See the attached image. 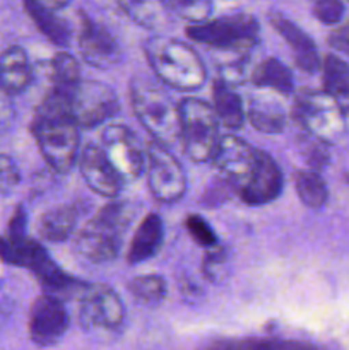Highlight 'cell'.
I'll use <instances>...</instances> for the list:
<instances>
[{
    "label": "cell",
    "mask_w": 349,
    "mask_h": 350,
    "mask_svg": "<svg viewBox=\"0 0 349 350\" xmlns=\"http://www.w3.org/2000/svg\"><path fill=\"white\" fill-rule=\"evenodd\" d=\"M262 338H212L198 350H262Z\"/></svg>",
    "instance_id": "obj_34"
},
{
    "label": "cell",
    "mask_w": 349,
    "mask_h": 350,
    "mask_svg": "<svg viewBox=\"0 0 349 350\" xmlns=\"http://www.w3.org/2000/svg\"><path fill=\"white\" fill-rule=\"evenodd\" d=\"M129 293L146 306H156L166 297V280L161 275L135 277L129 282Z\"/></svg>",
    "instance_id": "obj_29"
},
{
    "label": "cell",
    "mask_w": 349,
    "mask_h": 350,
    "mask_svg": "<svg viewBox=\"0 0 349 350\" xmlns=\"http://www.w3.org/2000/svg\"><path fill=\"white\" fill-rule=\"evenodd\" d=\"M31 130L48 166L68 173L79 156V126L70 115V98L51 89L38 106Z\"/></svg>",
    "instance_id": "obj_1"
},
{
    "label": "cell",
    "mask_w": 349,
    "mask_h": 350,
    "mask_svg": "<svg viewBox=\"0 0 349 350\" xmlns=\"http://www.w3.org/2000/svg\"><path fill=\"white\" fill-rule=\"evenodd\" d=\"M79 50L86 64L92 67L109 68L120 60V46L113 34L105 26L88 17H82Z\"/></svg>",
    "instance_id": "obj_15"
},
{
    "label": "cell",
    "mask_w": 349,
    "mask_h": 350,
    "mask_svg": "<svg viewBox=\"0 0 349 350\" xmlns=\"http://www.w3.org/2000/svg\"><path fill=\"white\" fill-rule=\"evenodd\" d=\"M269 21L274 29L286 40L287 46L293 51L294 64L307 74H315L320 68V57H318V50L313 40L293 21L284 17L283 14H269Z\"/></svg>",
    "instance_id": "obj_17"
},
{
    "label": "cell",
    "mask_w": 349,
    "mask_h": 350,
    "mask_svg": "<svg viewBox=\"0 0 349 350\" xmlns=\"http://www.w3.org/2000/svg\"><path fill=\"white\" fill-rule=\"evenodd\" d=\"M248 120L255 130L262 133H281L286 126V116L277 103L274 101H255L250 103Z\"/></svg>",
    "instance_id": "obj_26"
},
{
    "label": "cell",
    "mask_w": 349,
    "mask_h": 350,
    "mask_svg": "<svg viewBox=\"0 0 349 350\" xmlns=\"http://www.w3.org/2000/svg\"><path fill=\"white\" fill-rule=\"evenodd\" d=\"M33 72L24 48L9 46L0 55V85L12 94H19L29 85Z\"/></svg>",
    "instance_id": "obj_21"
},
{
    "label": "cell",
    "mask_w": 349,
    "mask_h": 350,
    "mask_svg": "<svg viewBox=\"0 0 349 350\" xmlns=\"http://www.w3.org/2000/svg\"><path fill=\"white\" fill-rule=\"evenodd\" d=\"M163 239L164 226L161 217L157 214H147L137 228L132 243H130L129 255H127L130 265H139V263L156 256L163 246Z\"/></svg>",
    "instance_id": "obj_19"
},
{
    "label": "cell",
    "mask_w": 349,
    "mask_h": 350,
    "mask_svg": "<svg viewBox=\"0 0 349 350\" xmlns=\"http://www.w3.org/2000/svg\"><path fill=\"white\" fill-rule=\"evenodd\" d=\"M26 224H27V215L24 207H17L14 212L12 219L9 222V231L7 236L9 238H26Z\"/></svg>",
    "instance_id": "obj_38"
},
{
    "label": "cell",
    "mask_w": 349,
    "mask_h": 350,
    "mask_svg": "<svg viewBox=\"0 0 349 350\" xmlns=\"http://www.w3.org/2000/svg\"><path fill=\"white\" fill-rule=\"evenodd\" d=\"M79 318L82 328L92 335L118 334L125 321V306L109 287L89 286L81 296Z\"/></svg>",
    "instance_id": "obj_8"
},
{
    "label": "cell",
    "mask_w": 349,
    "mask_h": 350,
    "mask_svg": "<svg viewBox=\"0 0 349 350\" xmlns=\"http://www.w3.org/2000/svg\"><path fill=\"white\" fill-rule=\"evenodd\" d=\"M342 14H344V3L337 0H320L313 5V16L327 26L337 24L342 19Z\"/></svg>",
    "instance_id": "obj_35"
},
{
    "label": "cell",
    "mask_w": 349,
    "mask_h": 350,
    "mask_svg": "<svg viewBox=\"0 0 349 350\" xmlns=\"http://www.w3.org/2000/svg\"><path fill=\"white\" fill-rule=\"evenodd\" d=\"M51 81H53V91L72 98L75 89L81 84V68L77 60L72 55L60 51L51 60Z\"/></svg>",
    "instance_id": "obj_25"
},
{
    "label": "cell",
    "mask_w": 349,
    "mask_h": 350,
    "mask_svg": "<svg viewBox=\"0 0 349 350\" xmlns=\"http://www.w3.org/2000/svg\"><path fill=\"white\" fill-rule=\"evenodd\" d=\"M14 116V106H12V98H10L9 92L0 85V129L5 125H9V122Z\"/></svg>",
    "instance_id": "obj_40"
},
{
    "label": "cell",
    "mask_w": 349,
    "mask_h": 350,
    "mask_svg": "<svg viewBox=\"0 0 349 350\" xmlns=\"http://www.w3.org/2000/svg\"><path fill=\"white\" fill-rule=\"evenodd\" d=\"M135 208L129 202H113L96 212L94 217L79 231L75 248L89 262L106 263L118 256L123 234L132 222Z\"/></svg>",
    "instance_id": "obj_3"
},
{
    "label": "cell",
    "mask_w": 349,
    "mask_h": 350,
    "mask_svg": "<svg viewBox=\"0 0 349 350\" xmlns=\"http://www.w3.org/2000/svg\"><path fill=\"white\" fill-rule=\"evenodd\" d=\"M294 187H296L298 197L307 207L320 208L327 202V185H325V181L322 180L317 171H298L294 174Z\"/></svg>",
    "instance_id": "obj_28"
},
{
    "label": "cell",
    "mask_w": 349,
    "mask_h": 350,
    "mask_svg": "<svg viewBox=\"0 0 349 350\" xmlns=\"http://www.w3.org/2000/svg\"><path fill=\"white\" fill-rule=\"evenodd\" d=\"M212 109L222 125L231 130L242 129L245 123V111H243L242 98L231 89V85L222 81L214 82L212 85Z\"/></svg>",
    "instance_id": "obj_22"
},
{
    "label": "cell",
    "mask_w": 349,
    "mask_h": 350,
    "mask_svg": "<svg viewBox=\"0 0 349 350\" xmlns=\"http://www.w3.org/2000/svg\"><path fill=\"white\" fill-rule=\"evenodd\" d=\"M348 181H349V176H348Z\"/></svg>",
    "instance_id": "obj_41"
},
{
    "label": "cell",
    "mask_w": 349,
    "mask_h": 350,
    "mask_svg": "<svg viewBox=\"0 0 349 350\" xmlns=\"http://www.w3.org/2000/svg\"><path fill=\"white\" fill-rule=\"evenodd\" d=\"M262 350H324L318 345L301 340H263Z\"/></svg>",
    "instance_id": "obj_37"
},
{
    "label": "cell",
    "mask_w": 349,
    "mask_h": 350,
    "mask_svg": "<svg viewBox=\"0 0 349 350\" xmlns=\"http://www.w3.org/2000/svg\"><path fill=\"white\" fill-rule=\"evenodd\" d=\"M82 178L94 193L106 198H115L123 187V180L115 167L106 159L105 152L98 146H86L79 157Z\"/></svg>",
    "instance_id": "obj_16"
},
{
    "label": "cell",
    "mask_w": 349,
    "mask_h": 350,
    "mask_svg": "<svg viewBox=\"0 0 349 350\" xmlns=\"http://www.w3.org/2000/svg\"><path fill=\"white\" fill-rule=\"evenodd\" d=\"M68 313L64 301L43 294L36 297L29 311V337L38 347L55 345L65 335L68 328Z\"/></svg>",
    "instance_id": "obj_12"
},
{
    "label": "cell",
    "mask_w": 349,
    "mask_h": 350,
    "mask_svg": "<svg viewBox=\"0 0 349 350\" xmlns=\"http://www.w3.org/2000/svg\"><path fill=\"white\" fill-rule=\"evenodd\" d=\"M322 144L324 142L317 140V142H308L307 146H303L305 159H307V163L310 164L311 167H315V170L327 166L328 163V154Z\"/></svg>",
    "instance_id": "obj_36"
},
{
    "label": "cell",
    "mask_w": 349,
    "mask_h": 350,
    "mask_svg": "<svg viewBox=\"0 0 349 350\" xmlns=\"http://www.w3.org/2000/svg\"><path fill=\"white\" fill-rule=\"evenodd\" d=\"M120 101L109 85L98 81L79 84L70 98V115L75 125L92 129L118 115Z\"/></svg>",
    "instance_id": "obj_10"
},
{
    "label": "cell",
    "mask_w": 349,
    "mask_h": 350,
    "mask_svg": "<svg viewBox=\"0 0 349 350\" xmlns=\"http://www.w3.org/2000/svg\"><path fill=\"white\" fill-rule=\"evenodd\" d=\"M147 185L161 204H174L187 191V178L181 164L166 147L156 142L147 144L146 149Z\"/></svg>",
    "instance_id": "obj_9"
},
{
    "label": "cell",
    "mask_w": 349,
    "mask_h": 350,
    "mask_svg": "<svg viewBox=\"0 0 349 350\" xmlns=\"http://www.w3.org/2000/svg\"><path fill=\"white\" fill-rule=\"evenodd\" d=\"M185 228H187L188 234L192 236V239L197 245L205 246V248H216V245H218V238H216L214 231H212L211 226L201 215H188L185 219Z\"/></svg>",
    "instance_id": "obj_32"
},
{
    "label": "cell",
    "mask_w": 349,
    "mask_h": 350,
    "mask_svg": "<svg viewBox=\"0 0 349 350\" xmlns=\"http://www.w3.org/2000/svg\"><path fill=\"white\" fill-rule=\"evenodd\" d=\"M65 7L64 2H26L24 9L27 10L33 23L36 24L41 34L48 38L57 46H68L70 43V27L64 17L58 16L57 9Z\"/></svg>",
    "instance_id": "obj_18"
},
{
    "label": "cell",
    "mask_w": 349,
    "mask_h": 350,
    "mask_svg": "<svg viewBox=\"0 0 349 350\" xmlns=\"http://www.w3.org/2000/svg\"><path fill=\"white\" fill-rule=\"evenodd\" d=\"M130 99L137 120L154 137V142L168 149L181 140L180 106L163 89L149 81H133Z\"/></svg>",
    "instance_id": "obj_4"
},
{
    "label": "cell",
    "mask_w": 349,
    "mask_h": 350,
    "mask_svg": "<svg viewBox=\"0 0 349 350\" xmlns=\"http://www.w3.org/2000/svg\"><path fill=\"white\" fill-rule=\"evenodd\" d=\"M328 44L334 50L349 55V23L332 31L331 36H328Z\"/></svg>",
    "instance_id": "obj_39"
},
{
    "label": "cell",
    "mask_w": 349,
    "mask_h": 350,
    "mask_svg": "<svg viewBox=\"0 0 349 350\" xmlns=\"http://www.w3.org/2000/svg\"><path fill=\"white\" fill-rule=\"evenodd\" d=\"M283 173L276 161L267 152L259 149V159L252 176L245 181L238 193L242 200L248 205H266L276 200L283 191Z\"/></svg>",
    "instance_id": "obj_14"
},
{
    "label": "cell",
    "mask_w": 349,
    "mask_h": 350,
    "mask_svg": "<svg viewBox=\"0 0 349 350\" xmlns=\"http://www.w3.org/2000/svg\"><path fill=\"white\" fill-rule=\"evenodd\" d=\"M324 92L332 98H349V64L337 55H327L322 64Z\"/></svg>",
    "instance_id": "obj_27"
},
{
    "label": "cell",
    "mask_w": 349,
    "mask_h": 350,
    "mask_svg": "<svg viewBox=\"0 0 349 350\" xmlns=\"http://www.w3.org/2000/svg\"><path fill=\"white\" fill-rule=\"evenodd\" d=\"M293 118L320 142H334L344 132V111L327 92L303 91L293 105Z\"/></svg>",
    "instance_id": "obj_7"
},
{
    "label": "cell",
    "mask_w": 349,
    "mask_h": 350,
    "mask_svg": "<svg viewBox=\"0 0 349 350\" xmlns=\"http://www.w3.org/2000/svg\"><path fill=\"white\" fill-rule=\"evenodd\" d=\"M181 142L194 163H205L214 157L219 144V120L211 105L197 98L180 103Z\"/></svg>",
    "instance_id": "obj_6"
},
{
    "label": "cell",
    "mask_w": 349,
    "mask_h": 350,
    "mask_svg": "<svg viewBox=\"0 0 349 350\" xmlns=\"http://www.w3.org/2000/svg\"><path fill=\"white\" fill-rule=\"evenodd\" d=\"M259 31L255 17L238 12L202 24H192L185 33L190 40L216 48L219 53L250 55L259 43Z\"/></svg>",
    "instance_id": "obj_5"
},
{
    "label": "cell",
    "mask_w": 349,
    "mask_h": 350,
    "mask_svg": "<svg viewBox=\"0 0 349 350\" xmlns=\"http://www.w3.org/2000/svg\"><path fill=\"white\" fill-rule=\"evenodd\" d=\"M101 149L123 181H132L142 174L146 157L135 135L125 125H108L101 133Z\"/></svg>",
    "instance_id": "obj_11"
},
{
    "label": "cell",
    "mask_w": 349,
    "mask_h": 350,
    "mask_svg": "<svg viewBox=\"0 0 349 350\" xmlns=\"http://www.w3.org/2000/svg\"><path fill=\"white\" fill-rule=\"evenodd\" d=\"M75 224H77V208L74 205H58L41 215L38 231L47 241L62 243L74 232Z\"/></svg>",
    "instance_id": "obj_23"
},
{
    "label": "cell",
    "mask_w": 349,
    "mask_h": 350,
    "mask_svg": "<svg viewBox=\"0 0 349 350\" xmlns=\"http://www.w3.org/2000/svg\"><path fill=\"white\" fill-rule=\"evenodd\" d=\"M21 183V173L16 161L7 154H0V195L9 197Z\"/></svg>",
    "instance_id": "obj_33"
},
{
    "label": "cell",
    "mask_w": 349,
    "mask_h": 350,
    "mask_svg": "<svg viewBox=\"0 0 349 350\" xmlns=\"http://www.w3.org/2000/svg\"><path fill=\"white\" fill-rule=\"evenodd\" d=\"M144 51L157 79L170 88L192 92L205 84L207 72L201 57L183 41L154 36L146 41Z\"/></svg>",
    "instance_id": "obj_2"
},
{
    "label": "cell",
    "mask_w": 349,
    "mask_h": 350,
    "mask_svg": "<svg viewBox=\"0 0 349 350\" xmlns=\"http://www.w3.org/2000/svg\"><path fill=\"white\" fill-rule=\"evenodd\" d=\"M0 260L9 265L23 267V269L36 272L41 265L50 260L47 250L31 238H0Z\"/></svg>",
    "instance_id": "obj_20"
},
{
    "label": "cell",
    "mask_w": 349,
    "mask_h": 350,
    "mask_svg": "<svg viewBox=\"0 0 349 350\" xmlns=\"http://www.w3.org/2000/svg\"><path fill=\"white\" fill-rule=\"evenodd\" d=\"M257 159H259V149L235 135L221 137L212 157L216 167L236 190L242 188L252 176Z\"/></svg>",
    "instance_id": "obj_13"
},
{
    "label": "cell",
    "mask_w": 349,
    "mask_h": 350,
    "mask_svg": "<svg viewBox=\"0 0 349 350\" xmlns=\"http://www.w3.org/2000/svg\"><path fill=\"white\" fill-rule=\"evenodd\" d=\"M166 9H170L171 12L177 14L178 17H183V19L192 21L194 24H202L207 21L209 14H211L212 5L209 2H185V0H174V2L164 3Z\"/></svg>",
    "instance_id": "obj_31"
},
{
    "label": "cell",
    "mask_w": 349,
    "mask_h": 350,
    "mask_svg": "<svg viewBox=\"0 0 349 350\" xmlns=\"http://www.w3.org/2000/svg\"><path fill=\"white\" fill-rule=\"evenodd\" d=\"M120 7L133 23L144 27L159 26L163 23V10L166 9L164 3L161 5L157 2H123L120 3Z\"/></svg>",
    "instance_id": "obj_30"
},
{
    "label": "cell",
    "mask_w": 349,
    "mask_h": 350,
    "mask_svg": "<svg viewBox=\"0 0 349 350\" xmlns=\"http://www.w3.org/2000/svg\"><path fill=\"white\" fill-rule=\"evenodd\" d=\"M252 82L257 88H270L281 94H291L294 88L293 74L277 58H266L255 67Z\"/></svg>",
    "instance_id": "obj_24"
}]
</instances>
